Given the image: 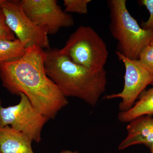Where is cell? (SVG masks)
Returning a JSON list of instances; mask_svg holds the SVG:
<instances>
[{
    "mask_svg": "<svg viewBox=\"0 0 153 153\" xmlns=\"http://www.w3.org/2000/svg\"><path fill=\"white\" fill-rule=\"evenodd\" d=\"M45 56V51L39 46L27 47L23 57L0 67V79L10 93L25 94L39 112L54 119L68 102L47 75Z\"/></svg>",
    "mask_w": 153,
    "mask_h": 153,
    "instance_id": "obj_1",
    "label": "cell"
},
{
    "mask_svg": "<svg viewBox=\"0 0 153 153\" xmlns=\"http://www.w3.org/2000/svg\"><path fill=\"white\" fill-rule=\"evenodd\" d=\"M45 70L66 97L79 98L91 106L97 104L106 90L105 69L94 71L73 63L59 49L45 51Z\"/></svg>",
    "mask_w": 153,
    "mask_h": 153,
    "instance_id": "obj_2",
    "label": "cell"
},
{
    "mask_svg": "<svg viewBox=\"0 0 153 153\" xmlns=\"http://www.w3.org/2000/svg\"><path fill=\"white\" fill-rule=\"evenodd\" d=\"M109 30L117 41V51L127 58L138 60L140 53L153 38V31L144 30L132 16L126 0H109Z\"/></svg>",
    "mask_w": 153,
    "mask_h": 153,
    "instance_id": "obj_3",
    "label": "cell"
},
{
    "mask_svg": "<svg viewBox=\"0 0 153 153\" xmlns=\"http://www.w3.org/2000/svg\"><path fill=\"white\" fill-rule=\"evenodd\" d=\"M59 51L73 63L94 71L104 69L108 56L103 39L93 28L83 25L70 35Z\"/></svg>",
    "mask_w": 153,
    "mask_h": 153,
    "instance_id": "obj_4",
    "label": "cell"
},
{
    "mask_svg": "<svg viewBox=\"0 0 153 153\" xmlns=\"http://www.w3.org/2000/svg\"><path fill=\"white\" fill-rule=\"evenodd\" d=\"M19 96L18 104L6 107L2 106L0 100V127L9 126L33 141L40 143L42 129L49 119L33 106L25 94Z\"/></svg>",
    "mask_w": 153,
    "mask_h": 153,
    "instance_id": "obj_5",
    "label": "cell"
},
{
    "mask_svg": "<svg viewBox=\"0 0 153 153\" xmlns=\"http://www.w3.org/2000/svg\"><path fill=\"white\" fill-rule=\"evenodd\" d=\"M0 7L9 27L25 47L36 45L43 49H49L47 30L28 17L23 10L21 1L4 0Z\"/></svg>",
    "mask_w": 153,
    "mask_h": 153,
    "instance_id": "obj_6",
    "label": "cell"
},
{
    "mask_svg": "<svg viewBox=\"0 0 153 153\" xmlns=\"http://www.w3.org/2000/svg\"><path fill=\"white\" fill-rule=\"evenodd\" d=\"M116 54L125 68L123 88L119 93L105 96L104 99L120 98V111H126L133 106L146 88L152 84L153 74L145 68L139 60L129 59L117 51Z\"/></svg>",
    "mask_w": 153,
    "mask_h": 153,
    "instance_id": "obj_7",
    "label": "cell"
},
{
    "mask_svg": "<svg viewBox=\"0 0 153 153\" xmlns=\"http://www.w3.org/2000/svg\"><path fill=\"white\" fill-rule=\"evenodd\" d=\"M22 8L33 22L54 35L62 28L72 27L73 17L63 10L56 0H22Z\"/></svg>",
    "mask_w": 153,
    "mask_h": 153,
    "instance_id": "obj_8",
    "label": "cell"
},
{
    "mask_svg": "<svg viewBox=\"0 0 153 153\" xmlns=\"http://www.w3.org/2000/svg\"><path fill=\"white\" fill-rule=\"evenodd\" d=\"M127 126V135L118 147L123 150L134 145L143 144L150 150L153 148V118L142 116L133 120Z\"/></svg>",
    "mask_w": 153,
    "mask_h": 153,
    "instance_id": "obj_9",
    "label": "cell"
},
{
    "mask_svg": "<svg viewBox=\"0 0 153 153\" xmlns=\"http://www.w3.org/2000/svg\"><path fill=\"white\" fill-rule=\"evenodd\" d=\"M33 142L10 126L0 127V153H34Z\"/></svg>",
    "mask_w": 153,
    "mask_h": 153,
    "instance_id": "obj_10",
    "label": "cell"
},
{
    "mask_svg": "<svg viewBox=\"0 0 153 153\" xmlns=\"http://www.w3.org/2000/svg\"><path fill=\"white\" fill-rule=\"evenodd\" d=\"M152 86L141 94L138 100L128 110L120 111L118 119L123 123H128L131 121L142 116L153 115V83Z\"/></svg>",
    "mask_w": 153,
    "mask_h": 153,
    "instance_id": "obj_11",
    "label": "cell"
},
{
    "mask_svg": "<svg viewBox=\"0 0 153 153\" xmlns=\"http://www.w3.org/2000/svg\"><path fill=\"white\" fill-rule=\"evenodd\" d=\"M27 47L19 39H0V67L4 64L16 61L25 55Z\"/></svg>",
    "mask_w": 153,
    "mask_h": 153,
    "instance_id": "obj_12",
    "label": "cell"
},
{
    "mask_svg": "<svg viewBox=\"0 0 153 153\" xmlns=\"http://www.w3.org/2000/svg\"><path fill=\"white\" fill-rule=\"evenodd\" d=\"M91 0H64L63 5L66 13L86 14L88 13V5Z\"/></svg>",
    "mask_w": 153,
    "mask_h": 153,
    "instance_id": "obj_13",
    "label": "cell"
},
{
    "mask_svg": "<svg viewBox=\"0 0 153 153\" xmlns=\"http://www.w3.org/2000/svg\"><path fill=\"white\" fill-rule=\"evenodd\" d=\"M138 60L145 68L153 74V46H146L140 53Z\"/></svg>",
    "mask_w": 153,
    "mask_h": 153,
    "instance_id": "obj_14",
    "label": "cell"
},
{
    "mask_svg": "<svg viewBox=\"0 0 153 153\" xmlns=\"http://www.w3.org/2000/svg\"><path fill=\"white\" fill-rule=\"evenodd\" d=\"M0 39L8 40H14L16 39L15 35L7 25L4 14L1 7H0Z\"/></svg>",
    "mask_w": 153,
    "mask_h": 153,
    "instance_id": "obj_15",
    "label": "cell"
},
{
    "mask_svg": "<svg viewBox=\"0 0 153 153\" xmlns=\"http://www.w3.org/2000/svg\"><path fill=\"white\" fill-rule=\"evenodd\" d=\"M139 3L144 6L149 13V19L142 23L141 27L144 30L153 31V0H141Z\"/></svg>",
    "mask_w": 153,
    "mask_h": 153,
    "instance_id": "obj_16",
    "label": "cell"
},
{
    "mask_svg": "<svg viewBox=\"0 0 153 153\" xmlns=\"http://www.w3.org/2000/svg\"><path fill=\"white\" fill-rule=\"evenodd\" d=\"M60 153H81L77 151H71L69 150H64L61 151Z\"/></svg>",
    "mask_w": 153,
    "mask_h": 153,
    "instance_id": "obj_17",
    "label": "cell"
},
{
    "mask_svg": "<svg viewBox=\"0 0 153 153\" xmlns=\"http://www.w3.org/2000/svg\"><path fill=\"white\" fill-rule=\"evenodd\" d=\"M150 45H152V46H153V38L152 41H151L150 43Z\"/></svg>",
    "mask_w": 153,
    "mask_h": 153,
    "instance_id": "obj_18",
    "label": "cell"
},
{
    "mask_svg": "<svg viewBox=\"0 0 153 153\" xmlns=\"http://www.w3.org/2000/svg\"><path fill=\"white\" fill-rule=\"evenodd\" d=\"M4 0H0V4L4 2Z\"/></svg>",
    "mask_w": 153,
    "mask_h": 153,
    "instance_id": "obj_19",
    "label": "cell"
},
{
    "mask_svg": "<svg viewBox=\"0 0 153 153\" xmlns=\"http://www.w3.org/2000/svg\"><path fill=\"white\" fill-rule=\"evenodd\" d=\"M151 153H153V148L151 150Z\"/></svg>",
    "mask_w": 153,
    "mask_h": 153,
    "instance_id": "obj_20",
    "label": "cell"
}]
</instances>
